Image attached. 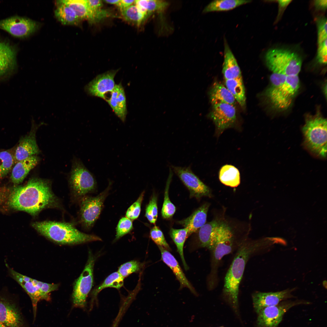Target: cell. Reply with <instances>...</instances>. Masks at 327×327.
<instances>
[{"mask_svg":"<svg viewBox=\"0 0 327 327\" xmlns=\"http://www.w3.org/2000/svg\"><path fill=\"white\" fill-rule=\"evenodd\" d=\"M8 203L13 209L26 212L34 216L45 209L58 207L59 204L50 182L36 177L30 179L24 186L14 187Z\"/></svg>","mask_w":327,"mask_h":327,"instance_id":"6da1fadb","label":"cell"},{"mask_svg":"<svg viewBox=\"0 0 327 327\" xmlns=\"http://www.w3.org/2000/svg\"><path fill=\"white\" fill-rule=\"evenodd\" d=\"M261 247V245L255 242L242 244L226 274L223 294L234 308L238 305L239 287L246 264L251 256L260 250Z\"/></svg>","mask_w":327,"mask_h":327,"instance_id":"7a4b0ae2","label":"cell"},{"mask_svg":"<svg viewBox=\"0 0 327 327\" xmlns=\"http://www.w3.org/2000/svg\"><path fill=\"white\" fill-rule=\"evenodd\" d=\"M31 225L41 235L59 244L74 245L102 240L97 236L81 232L71 223L45 221L34 222Z\"/></svg>","mask_w":327,"mask_h":327,"instance_id":"3957f363","label":"cell"},{"mask_svg":"<svg viewBox=\"0 0 327 327\" xmlns=\"http://www.w3.org/2000/svg\"><path fill=\"white\" fill-rule=\"evenodd\" d=\"M265 95L274 107L284 110L291 105L300 88L298 75L286 76L272 73Z\"/></svg>","mask_w":327,"mask_h":327,"instance_id":"277c9868","label":"cell"},{"mask_svg":"<svg viewBox=\"0 0 327 327\" xmlns=\"http://www.w3.org/2000/svg\"><path fill=\"white\" fill-rule=\"evenodd\" d=\"M305 147L315 155L325 158L327 155V120L318 115L305 119L302 130Z\"/></svg>","mask_w":327,"mask_h":327,"instance_id":"5b68a950","label":"cell"},{"mask_svg":"<svg viewBox=\"0 0 327 327\" xmlns=\"http://www.w3.org/2000/svg\"><path fill=\"white\" fill-rule=\"evenodd\" d=\"M266 65L272 73L286 76L298 75L301 71L302 60L296 53L287 49L269 50L265 56Z\"/></svg>","mask_w":327,"mask_h":327,"instance_id":"8992f818","label":"cell"},{"mask_svg":"<svg viewBox=\"0 0 327 327\" xmlns=\"http://www.w3.org/2000/svg\"><path fill=\"white\" fill-rule=\"evenodd\" d=\"M233 240V235L230 227L226 223H221L208 248L212 254L211 269L208 280L210 282H214L221 260L232 251Z\"/></svg>","mask_w":327,"mask_h":327,"instance_id":"52a82bcc","label":"cell"},{"mask_svg":"<svg viewBox=\"0 0 327 327\" xmlns=\"http://www.w3.org/2000/svg\"><path fill=\"white\" fill-rule=\"evenodd\" d=\"M310 303L305 300L287 299L276 306L265 308L257 313V327H277L284 314L290 309L299 305Z\"/></svg>","mask_w":327,"mask_h":327,"instance_id":"ba28073f","label":"cell"},{"mask_svg":"<svg viewBox=\"0 0 327 327\" xmlns=\"http://www.w3.org/2000/svg\"><path fill=\"white\" fill-rule=\"evenodd\" d=\"M88 260L80 276L74 283L72 295L73 303L76 308H84L87 298L92 287L95 258L89 252Z\"/></svg>","mask_w":327,"mask_h":327,"instance_id":"9c48e42d","label":"cell"},{"mask_svg":"<svg viewBox=\"0 0 327 327\" xmlns=\"http://www.w3.org/2000/svg\"><path fill=\"white\" fill-rule=\"evenodd\" d=\"M110 187L109 185L104 191L96 197H85L82 199L80 205V221L85 228H91L98 217Z\"/></svg>","mask_w":327,"mask_h":327,"instance_id":"30bf717a","label":"cell"},{"mask_svg":"<svg viewBox=\"0 0 327 327\" xmlns=\"http://www.w3.org/2000/svg\"><path fill=\"white\" fill-rule=\"evenodd\" d=\"M70 183L74 194L77 197L84 196L95 188L96 182L90 171L80 162L73 165Z\"/></svg>","mask_w":327,"mask_h":327,"instance_id":"8fae6325","label":"cell"},{"mask_svg":"<svg viewBox=\"0 0 327 327\" xmlns=\"http://www.w3.org/2000/svg\"><path fill=\"white\" fill-rule=\"evenodd\" d=\"M209 116L216 126V134L219 136L226 129L234 127L237 117L235 106L226 103L213 105Z\"/></svg>","mask_w":327,"mask_h":327,"instance_id":"7c38bea8","label":"cell"},{"mask_svg":"<svg viewBox=\"0 0 327 327\" xmlns=\"http://www.w3.org/2000/svg\"><path fill=\"white\" fill-rule=\"evenodd\" d=\"M173 171L190 192V198L200 199L203 196L210 197L209 188L193 172L189 167L171 166Z\"/></svg>","mask_w":327,"mask_h":327,"instance_id":"4fadbf2b","label":"cell"},{"mask_svg":"<svg viewBox=\"0 0 327 327\" xmlns=\"http://www.w3.org/2000/svg\"><path fill=\"white\" fill-rule=\"evenodd\" d=\"M0 322L6 327H26L21 313L15 301L0 293Z\"/></svg>","mask_w":327,"mask_h":327,"instance_id":"5bb4252c","label":"cell"},{"mask_svg":"<svg viewBox=\"0 0 327 327\" xmlns=\"http://www.w3.org/2000/svg\"><path fill=\"white\" fill-rule=\"evenodd\" d=\"M35 21L28 18L15 16L0 20V29L12 35L24 38L35 32L38 28Z\"/></svg>","mask_w":327,"mask_h":327,"instance_id":"9a60e30c","label":"cell"},{"mask_svg":"<svg viewBox=\"0 0 327 327\" xmlns=\"http://www.w3.org/2000/svg\"><path fill=\"white\" fill-rule=\"evenodd\" d=\"M119 69L108 71L99 74L84 87L88 95L106 99V94L113 90L115 84L114 78Z\"/></svg>","mask_w":327,"mask_h":327,"instance_id":"2e32d148","label":"cell"},{"mask_svg":"<svg viewBox=\"0 0 327 327\" xmlns=\"http://www.w3.org/2000/svg\"><path fill=\"white\" fill-rule=\"evenodd\" d=\"M296 289L295 287L276 292L254 293L252 299L256 312L258 313L265 308L276 306L282 301L295 297L292 293Z\"/></svg>","mask_w":327,"mask_h":327,"instance_id":"e0dca14e","label":"cell"},{"mask_svg":"<svg viewBox=\"0 0 327 327\" xmlns=\"http://www.w3.org/2000/svg\"><path fill=\"white\" fill-rule=\"evenodd\" d=\"M40 125L36 124L32 119V125L29 132L21 138L18 144L13 152L15 164L17 162L26 159L40 152L36 139V133Z\"/></svg>","mask_w":327,"mask_h":327,"instance_id":"ac0fdd59","label":"cell"},{"mask_svg":"<svg viewBox=\"0 0 327 327\" xmlns=\"http://www.w3.org/2000/svg\"><path fill=\"white\" fill-rule=\"evenodd\" d=\"M5 265L10 276L21 286L29 296L32 304L34 318H35L38 303L41 299L39 289L34 282V279L16 271L6 263Z\"/></svg>","mask_w":327,"mask_h":327,"instance_id":"d6986e66","label":"cell"},{"mask_svg":"<svg viewBox=\"0 0 327 327\" xmlns=\"http://www.w3.org/2000/svg\"><path fill=\"white\" fill-rule=\"evenodd\" d=\"M16 53L9 43L0 40V80L10 76L17 67Z\"/></svg>","mask_w":327,"mask_h":327,"instance_id":"ffe728a7","label":"cell"},{"mask_svg":"<svg viewBox=\"0 0 327 327\" xmlns=\"http://www.w3.org/2000/svg\"><path fill=\"white\" fill-rule=\"evenodd\" d=\"M116 115L123 122L127 114L126 99L124 89L121 84H115L106 101Z\"/></svg>","mask_w":327,"mask_h":327,"instance_id":"44dd1931","label":"cell"},{"mask_svg":"<svg viewBox=\"0 0 327 327\" xmlns=\"http://www.w3.org/2000/svg\"><path fill=\"white\" fill-rule=\"evenodd\" d=\"M158 247L160 252L162 260L173 272L180 282V288H187L193 293L197 295L195 289L186 277L174 256L165 248L161 246Z\"/></svg>","mask_w":327,"mask_h":327,"instance_id":"7402d4cb","label":"cell"},{"mask_svg":"<svg viewBox=\"0 0 327 327\" xmlns=\"http://www.w3.org/2000/svg\"><path fill=\"white\" fill-rule=\"evenodd\" d=\"M209 206L208 203L203 204L189 216L178 222L179 224L187 229L188 236L197 232L206 223Z\"/></svg>","mask_w":327,"mask_h":327,"instance_id":"603a6c76","label":"cell"},{"mask_svg":"<svg viewBox=\"0 0 327 327\" xmlns=\"http://www.w3.org/2000/svg\"><path fill=\"white\" fill-rule=\"evenodd\" d=\"M59 1L72 8L81 21L86 19L91 24L101 21L99 15L90 8L87 0H64Z\"/></svg>","mask_w":327,"mask_h":327,"instance_id":"cb8c5ba5","label":"cell"},{"mask_svg":"<svg viewBox=\"0 0 327 327\" xmlns=\"http://www.w3.org/2000/svg\"><path fill=\"white\" fill-rule=\"evenodd\" d=\"M39 161L38 157L34 155L16 163L11 172L10 178L12 182L15 185L22 182L29 172L37 165Z\"/></svg>","mask_w":327,"mask_h":327,"instance_id":"d4e9b609","label":"cell"},{"mask_svg":"<svg viewBox=\"0 0 327 327\" xmlns=\"http://www.w3.org/2000/svg\"><path fill=\"white\" fill-rule=\"evenodd\" d=\"M222 73L225 80L242 77L241 71L232 51L224 39V61Z\"/></svg>","mask_w":327,"mask_h":327,"instance_id":"484cf974","label":"cell"},{"mask_svg":"<svg viewBox=\"0 0 327 327\" xmlns=\"http://www.w3.org/2000/svg\"><path fill=\"white\" fill-rule=\"evenodd\" d=\"M209 97L212 105L226 103L235 106L236 102L226 88L217 82H215L212 85L209 92Z\"/></svg>","mask_w":327,"mask_h":327,"instance_id":"4316f807","label":"cell"},{"mask_svg":"<svg viewBox=\"0 0 327 327\" xmlns=\"http://www.w3.org/2000/svg\"><path fill=\"white\" fill-rule=\"evenodd\" d=\"M56 3L57 6L54 14L60 22L64 25H78L79 24L81 21L72 8L59 1Z\"/></svg>","mask_w":327,"mask_h":327,"instance_id":"83f0119b","label":"cell"},{"mask_svg":"<svg viewBox=\"0 0 327 327\" xmlns=\"http://www.w3.org/2000/svg\"><path fill=\"white\" fill-rule=\"evenodd\" d=\"M221 222L213 220L205 223L199 230L198 246L208 249L212 239Z\"/></svg>","mask_w":327,"mask_h":327,"instance_id":"f1b7e54d","label":"cell"},{"mask_svg":"<svg viewBox=\"0 0 327 327\" xmlns=\"http://www.w3.org/2000/svg\"><path fill=\"white\" fill-rule=\"evenodd\" d=\"M252 2L244 0H215L212 1L204 8L203 12L227 11Z\"/></svg>","mask_w":327,"mask_h":327,"instance_id":"f546056e","label":"cell"},{"mask_svg":"<svg viewBox=\"0 0 327 327\" xmlns=\"http://www.w3.org/2000/svg\"><path fill=\"white\" fill-rule=\"evenodd\" d=\"M220 182L231 187H237L240 183V175L238 170L233 166L226 164L222 167L219 173Z\"/></svg>","mask_w":327,"mask_h":327,"instance_id":"4dcf8cb0","label":"cell"},{"mask_svg":"<svg viewBox=\"0 0 327 327\" xmlns=\"http://www.w3.org/2000/svg\"><path fill=\"white\" fill-rule=\"evenodd\" d=\"M226 87L242 107L246 105L245 90L242 77L225 80Z\"/></svg>","mask_w":327,"mask_h":327,"instance_id":"1f68e13d","label":"cell"},{"mask_svg":"<svg viewBox=\"0 0 327 327\" xmlns=\"http://www.w3.org/2000/svg\"><path fill=\"white\" fill-rule=\"evenodd\" d=\"M170 235L175 243L177 249L185 269H189L185 261L183 253V246L185 242L188 237L187 229H175L171 228L170 231Z\"/></svg>","mask_w":327,"mask_h":327,"instance_id":"d6a6232c","label":"cell"},{"mask_svg":"<svg viewBox=\"0 0 327 327\" xmlns=\"http://www.w3.org/2000/svg\"><path fill=\"white\" fill-rule=\"evenodd\" d=\"M121 12L127 21L137 26L140 25L149 16L141 12L134 4L121 10Z\"/></svg>","mask_w":327,"mask_h":327,"instance_id":"836d02e7","label":"cell"},{"mask_svg":"<svg viewBox=\"0 0 327 327\" xmlns=\"http://www.w3.org/2000/svg\"><path fill=\"white\" fill-rule=\"evenodd\" d=\"M165 190L164 201L161 211L162 216L165 219H170L172 217L176 210V208L171 202L169 197L170 185L173 176V173L170 170Z\"/></svg>","mask_w":327,"mask_h":327,"instance_id":"e575fe53","label":"cell"},{"mask_svg":"<svg viewBox=\"0 0 327 327\" xmlns=\"http://www.w3.org/2000/svg\"><path fill=\"white\" fill-rule=\"evenodd\" d=\"M124 278L118 272H116L111 274L105 279L103 282L93 291V296L95 297L103 289L112 287L118 289L123 286Z\"/></svg>","mask_w":327,"mask_h":327,"instance_id":"d590c367","label":"cell"},{"mask_svg":"<svg viewBox=\"0 0 327 327\" xmlns=\"http://www.w3.org/2000/svg\"><path fill=\"white\" fill-rule=\"evenodd\" d=\"M14 164L13 152L10 150L0 151V179L8 173Z\"/></svg>","mask_w":327,"mask_h":327,"instance_id":"8d00e7d4","label":"cell"},{"mask_svg":"<svg viewBox=\"0 0 327 327\" xmlns=\"http://www.w3.org/2000/svg\"><path fill=\"white\" fill-rule=\"evenodd\" d=\"M169 3L164 0H143V7L150 16L154 12L161 13L168 7Z\"/></svg>","mask_w":327,"mask_h":327,"instance_id":"74e56055","label":"cell"},{"mask_svg":"<svg viewBox=\"0 0 327 327\" xmlns=\"http://www.w3.org/2000/svg\"><path fill=\"white\" fill-rule=\"evenodd\" d=\"M145 216L150 222L155 224L158 217L157 197L154 193L151 196L145 209Z\"/></svg>","mask_w":327,"mask_h":327,"instance_id":"f35d334b","label":"cell"},{"mask_svg":"<svg viewBox=\"0 0 327 327\" xmlns=\"http://www.w3.org/2000/svg\"><path fill=\"white\" fill-rule=\"evenodd\" d=\"M150 236L158 246L162 247L169 251L171 250L165 239L163 232L158 226L155 225L151 229Z\"/></svg>","mask_w":327,"mask_h":327,"instance_id":"ab89813d","label":"cell"},{"mask_svg":"<svg viewBox=\"0 0 327 327\" xmlns=\"http://www.w3.org/2000/svg\"><path fill=\"white\" fill-rule=\"evenodd\" d=\"M133 229L132 220L126 217L122 218L119 221L116 228V241L130 232Z\"/></svg>","mask_w":327,"mask_h":327,"instance_id":"60d3db41","label":"cell"},{"mask_svg":"<svg viewBox=\"0 0 327 327\" xmlns=\"http://www.w3.org/2000/svg\"><path fill=\"white\" fill-rule=\"evenodd\" d=\"M142 266L140 262L132 260L121 265L119 267L117 272L124 278L133 273L138 272Z\"/></svg>","mask_w":327,"mask_h":327,"instance_id":"b9f144b4","label":"cell"},{"mask_svg":"<svg viewBox=\"0 0 327 327\" xmlns=\"http://www.w3.org/2000/svg\"><path fill=\"white\" fill-rule=\"evenodd\" d=\"M34 282L39 289L41 300L47 301L51 300L50 293L57 290L58 287V284L47 283L35 279Z\"/></svg>","mask_w":327,"mask_h":327,"instance_id":"7bdbcfd3","label":"cell"},{"mask_svg":"<svg viewBox=\"0 0 327 327\" xmlns=\"http://www.w3.org/2000/svg\"><path fill=\"white\" fill-rule=\"evenodd\" d=\"M144 193V191L142 192L136 201L132 204L127 210L126 217L131 220L137 219L140 214L141 204L143 199Z\"/></svg>","mask_w":327,"mask_h":327,"instance_id":"ee69618b","label":"cell"},{"mask_svg":"<svg viewBox=\"0 0 327 327\" xmlns=\"http://www.w3.org/2000/svg\"><path fill=\"white\" fill-rule=\"evenodd\" d=\"M317 59L320 64L326 65L327 59V39L318 42Z\"/></svg>","mask_w":327,"mask_h":327,"instance_id":"f6af8a7d","label":"cell"},{"mask_svg":"<svg viewBox=\"0 0 327 327\" xmlns=\"http://www.w3.org/2000/svg\"><path fill=\"white\" fill-rule=\"evenodd\" d=\"M318 39L327 37V24L326 18L323 17L317 19Z\"/></svg>","mask_w":327,"mask_h":327,"instance_id":"bcb514c9","label":"cell"},{"mask_svg":"<svg viewBox=\"0 0 327 327\" xmlns=\"http://www.w3.org/2000/svg\"><path fill=\"white\" fill-rule=\"evenodd\" d=\"M90 8L94 12L97 11L102 9L103 2L101 0H87Z\"/></svg>","mask_w":327,"mask_h":327,"instance_id":"7dc6e473","label":"cell"},{"mask_svg":"<svg viewBox=\"0 0 327 327\" xmlns=\"http://www.w3.org/2000/svg\"><path fill=\"white\" fill-rule=\"evenodd\" d=\"M135 0H120L117 5L120 9L121 10L125 9L134 3Z\"/></svg>","mask_w":327,"mask_h":327,"instance_id":"c3c4849f","label":"cell"},{"mask_svg":"<svg viewBox=\"0 0 327 327\" xmlns=\"http://www.w3.org/2000/svg\"><path fill=\"white\" fill-rule=\"evenodd\" d=\"M327 0H316L315 1V5L317 9L325 10L327 7Z\"/></svg>","mask_w":327,"mask_h":327,"instance_id":"681fc988","label":"cell"},{"mask_svg":"<svg viewBox=\"0 0 327 327\" xmlns=\"http://www.w3.org/2000/svg\"><path fill=\"white\" fill-rule=\"evenodd\" d=\"M291 0H278V1L279 7L281 9L286 7L291 2Z\"/></svg>","mask_w":327,"mask_h":327,"instance_id":"f907efd6","label":"cell"},{"mask_svg":"<svg viewBox=\"0 0 327 327\" xmlns=\"http://www.w3.org/2000/svg\"><path fill=\"white\" fill-rule=\"evenodd\" d=\"M120 0H104L103 1L106 3H107L111 4H114L117 5Z\"/></svg>","mask_w":327,"mask_h":327,"instance_id":"816d5d0a","label":"cell"},{"mask_svg":"<svg viewBox=\"0 0 327 327\" xmlns=\"http://www.w3.org/2000/svg\"><path fill=\"white\" fill-rule=\"evenodd\" d=\"M323 90H324V94L325 95V97H326V94H326L327 93V92H327V85H326V83L324 87Z\"/></svg>","mask_w":327,"mask_h":327,"instance_id":"f5cc1de1","label":"cell"},{"mask_svg":"<svg viewBox=\"0 0 327 327\" xmlns=\"http://www.w3.org/2000/svg\"><path fill=\"white\" fill-rule=\"evenodd\" d=\"M0 327H6L0 322Z\"/></svg>","mask_w":327,"mask_h":327,"instance_id":"db71d44e","label":"cell"},{"mask_svg":"<svg viewBox=\"0 0 327 327\" xmlns=\"http://www.w3.org/2000/svg\"></svg>","mask_w":327,"mask_h":327,"instance_id":"11a10c76","label":"cell"}]
</instances>
